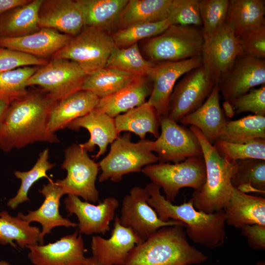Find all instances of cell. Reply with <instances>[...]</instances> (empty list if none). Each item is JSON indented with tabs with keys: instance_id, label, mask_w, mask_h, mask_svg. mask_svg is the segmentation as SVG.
Listing matches in <instances>:
<instances>
[{
	"instance_id": "cell-50",
	"label": "cell",
	"mask_w": 265,
	"mask_h": 265,
	"mask_svg": "<svg viewBox=\"0 0 265 265\" xmlns=\"http://www.w3.org/2000/svg\"><path fill=\"white\" fill-rule=\"evenodd\" d=\"M85 265H101L92 257L86 258Z\"/></svg>"
},
{
	"instance_id": "cell-41",
	"label": "cell",
	"mask_w": 265,
	"mask_h": 265,
	"mask_svg": "<svg viewBox=\"0 0 265 265\" xmlns=\"http://www.w3.org/2000/svg\"><path fill=\"white\" fill-rule=\"evenodd\" d=\"M213 145L222 157L231 162L250 159L265 160L264 139H256L241 144L218 140Z\"/></svg>"
},
{
	"instance_id": "cell-18",
	"label": "cell",
	"mask_w": 265,
	"mask_h": 265,
	"mask_svg": "<svg viewBox=\"0 0 265 265\" xmlns=\"http://www.w3.org/2000/svg\"><path fill=\"white\" fill-rule=\"evenodd\" d=\"M114 219L109 238H92V257L101 265H125L132 248L143 242L132 230L121 224L117 215Z\"/></svg>"
},
{
	"instance_id": "cell-28",
	"label": "cell",
	"mask_w": 265,
	"mask_h": 265,
	"mask_svg": "<svg viewBox=\"0 0 265 265\" xmlns=\"http://www.w3.org/2000/svg\"><path fill=\"white\" fill-rule=\"evenodd\" d=\"M75 1L82 13L84 26L95 27L111 35L118 28L120 15L128 0Z\"/></svg>"
},
{
	"instance_id": "cell-44",
	"label": "cell",
	"mask_w": 265,
	"mask_h": 265,
	"mask_svg": "<svg viewBox=\"0 0 265 265\" xmlns=\"http://www.w3.org/2000/svg\"><path fill=\"white\" fill-rule=\"evenodd\" d=\"M229 102L235 113L251 112L255 115L265 116V85L251 89Z\"/></svg>"
},
{
	"instance_id": "cell-52",
	"label": "cell",
	"mask_w": 265,
	"mask_h": 265,
	"mask_svg": "<svg viewBox=\"0 0 265 265\" xmlns=\"http://www.w3.org/2000/svg\"><path fill=\"white\" fill-rule=\"evenodd\" d=\"M255 265H265V263L264 261H260L258 262Z\"/></svg>"
},
{
	"instance_id": "cell-39",
	"label": "cell",
	"mask_w": 265,
	"mask_h": 265,
	"mask_svg": "<svg viewBox=\"0 0 265 265\" xmlns=\"http://www.w3.org/2000/svg\"><path fill=\"white\" fill-rule=\"evenodd\" d=\"M171 25L168 19L157 22L136 24L117 30L111 34V36L116 47L126 48L160 34Z\"/></svg>"
},
{
	"instance_id": "cell-2",
	"label": "cell",
	"mask_w": 265,
	"mask_h": 265,
	"mask_svg": "<svg viewBox=\"0 0 265 265\" xmlns=\"http://www.w3.org/2000/svg\"><path fill=\"white\" fill-rule=\"evenodd\" d=\"M145 188L150 195L147 202L161 220L182 222L185 225L187 237L198 244L214 249L223 244L226 236L223 210L206 213L196 210L189 200L174 205L161 194L159 186L151 183Z\"/></svg>"
},
{
	"instance_id": "cell-29",
	"label": "cell",
	"mask_w": 265,
	"mask_h": 265,
	"mask_svg": "<svg viewBox=\"0 0 265 265\" xmlns=\"http://www.w3.org/2000/svg\"><path fill=\"white\" fill-rule=\"evenodd\" d=\"M43 0H30L0 16V37H16L35 32L38 26V13Z\"/></svg>"
},
{
	"instance_id": "cell-24",
	"label": "cell",
	"mask_w": 265,
	"mask_h": 265,
	"mask_svg": "<svg viewBox=\"0 0 265 265\" xmlns=\"http://www.w3.org/2000/svg\"><path fill=\"white\" fill-rule=\"evenodd\" d=\"M39 192L44 197V201L36 210L28 211L27 214L19 212L18 215L29 223L37 222L42 227L41 235L45 236L51 233L53 228L64 226L66 228L76 227L78 224L69 219L62 217L59 213L60 200L64 193L61 187L52 180L43 185Z\"/></svg>"
},
{
	"instance_id": "cell-48",
	"label": "cell",
	"mask_w": 265,
	"mask_h": 265,
	"mask_svg": "<svg viewBox=\"0 0 265 265\" xmlns=\"http://www.w3.org/2000/svg\"><path fill=\"white\" fill-rule=\"evenodd\" d=\"M28 0H0V16L16 7L30 2Z\"/></svg>"
},
{
	"instance_id": "cell-4",
	"label": "cell",
	"mask_w": 265,
	"mask_h": 265,
	"mask_svg": "<svg viewBox=\"0 0 265 265\" xmlns=\"http://www.w3.org/2000/svg\"><path fill=\"white\" fill-rule=\"evenodd\" d=\"M189 129L201 145L206 172L202 188L194 191L189 200L197 210L208 213L218 212L223 210L231 196L234 188L231 180L237 169L236 161L222 157L198 128L190 126Z\"/></svg>"
},
{
	"instance_id": "cell-42",
	"label": "cell",
	"mask_w": 265,
	"mask_h": 265,
	"mask_svg": "<svg viewBox=\"0 0 265 265\" xmlns=\"http://www.w3.org/2000/svg\"><path fill=\"white\" fill-rule=\"evenodd\" d=\"M229 4V0H199L201 30L205 41L215 34L225 22Z\"/></svg>"
},
{
	"instance_id": "cell-46",
	"label": "cell",
	"mask_w": 265,
	"mask_h": 265,
	"mask_svg": "<svg viewBox=\"0 0 265 265\" xmlns=\"http://www.w3.org/2000/svg\"><path fill=\"white\" fill-rule=\"evenodd\" d=\"M47 63L44 58L0 47V74L25 66H43Z\"/></svg>"
},
{
	"instance_id": "cell-7",
	"label": "cell",
	"mask_w": 265,
	"mask_h": 265,
	"mask_svg": "<svg viewBox=\"0 0 265 265\" xmlns=\"http://www.w3.org/2000/svg\"><path fill=\"white\" fill-rule=\"evenodd\" d=\"M141 172L162 189L165 199L171 203L183 188L200 190L206 176L203 157L190 158L173 164L155 163L145 166Z\"/></svg>"
},
{
	"instance_id": "cell-10",
	"label": "cell",
	"mask_w": 265,
	"mask_h": 265,
	"mask_svg": "<svg viewBox=\"0 0 265 265\" xmlns=\"http://www.w3.org/2000/svg\"><path fill=\"white\" fill-rule=\"evenodd\" d=\"M87 75L76 62L54 58L42 66L28 80L26 85H38L54 101L81 90Z\"/></svg>"
},
{
	"instance_id": "cell-27",
	"label": "cell",
	"mask_w": 265,
	"mask_h": 265,
	"mask_svg": "<svg viewBox=\"0 0 265 265\" xmlns=\"http://www.w3.org/2000/svg\"><path fill=\"white\" fill-rule=\"evenodd\" d=\"M152 89L153 82L148 77H138L116 93L100 99L95 108L114 118L145 103Z\"/></svg>"
},
{
	"instance_id": "cell-14",
	"label": "cell",
	"mask_w": 265,
	"mask_h": 265,
	"mask_svg": "<svg viewBox=\"0 0 265 265\" xmlns=\"http://www.w3.org/2000/svg\"><path fill=\"white\" fill-rule=\"evenodd\" d=\"M240 54L237 37L225 22L215 34L205 41L201 55L202 64L215 84L219 85Z\"/></svg>"
},
{
	"instance_id": "cell-17",
	"label": "cell",
	"mask_w": 265,
	"mask_h": 265,
	"mask_svg": "<svg viewBox=\"0 0 265 265\" xmlns=\"http://www.w3.org/2000/svg\"><path fill=\"white\" fill-rule=\"evenodd\" d=\"M26 248L28 258L34 265H85L86 249L78 231L54 242Z\"/></svg>"
},
{
	"instance_id": "cell-6",
	"label": "cell",
	"mask_w": 265,
	"mask_h": 265,
	"mask_svg": "<svg viewBox=\"0 0 265 265\" xmlns=\"http://www.w3.org/2000/svg\"><path fill=\"white\" fill-rule=\"evenodd\" d=\"M146 59L154 63L178 61L201 56L205 39L194 26L171 25L160 34L143 40Z\"/></svg>"
},
{
	"instance_id": "cell-51",
	"label": "cell",
	"mask_w": 265,
	"mask_h": 265,
	"mask_svg": "<svg viewBox=\"0 0 265 265\" xmlns=\"http://www.w3.org/2000/svg\"><path fill=\"white\" fill-rule=\"evenodd\" d=\"M0 265H11L6 261L1 260V261H0Z\"/></svg>"
},
{
	"instance_id": "cell-31",
	"label": "cell",
	"mask_w": 265,
	"mask_h": 265,
	"mask_svg": "<svg viewBox=\"0 0 265 265\" xmlns=\"http://www.w3.org/2000/svg\"><path fill=\"white\" fill-rule=\"evenodd\" d=\"M265 1L230 0L225 23L236 36L265 26Z\"/></svg>"
},
{
	"instance_id": "cell-16",
	"label": "cell",
	"mask_w": 265,
	"mask_h": 265,
	"mask_svg": "<svg viewBox=\"0 0 265 265\" xmlns=\"http://www.w3.org/2000/svg\"><path fill=\"white\" fill-rule=\"evenodd\" d=\"M69 215L77 217L79 232L86 235H105L110 230V223L114 219L119 201L108 197L97 205L81 200L79 197L68 195L64 201Z\"/></svg>"
},
{
	"instance_id": "cell-11",
	"label": "cell",
	"mask_w": 265,
	"mask_h": 265,
	"mask_svg": "<svg viewBox=\"0 0 265 265\" xmlns=\"http://www.w3.org/2000/svg\"><path fill=\"white\" fill-rule=\"evenodd\" d=\"M215 84L202 64L187 72L173 89L167 115L174 121L180 122L204 103Z\"/></svg>"
},
{
	"instance_id": "cell-8",
	"label": "cell",
	"mask_w": 265,
	"mask_h": 265,
	"mask_svg": "<svg viewBox=\"0 0 265 265\" xmlns=\"http://www.w3.org/2000/svg\"><path fill=\"white\" fill-rule=\"evenodd\" d=\"M115 47L111 35L95 27L84 26L53 56L76 62L88 75L105 67Z\"/></svg>"
},
{
	"instance_id": "cell-23",
	"label": "cell",
	"mask_w": 265,
	"mask_h": 265,
	"mask_svg": "<svg viewBox=\"0 0 265 265\" xmlns=\"http://www.w3.org/2000/svg\"><path fill=\"white\" fill-rule=\"evenodd\" d=\"M219 98L220 88L215 84L204 103L180 121L184 125L198 128L212 145L219 139L228 121L221 108Z\"/></svg>"
},
{
	"instance_id": "cell-13",
	"label": "cell",
	"mask_w": 265,
	"mask_h": 265,
	"mask_svg": "<svg viewBox=\"0 0 265 265\" xmlns=\"http://www.w3.org/2000/svg\"><path fill=\"white\" fill-rule=\"evenodd\" d=\"M149 196L145 187H132L123 199L119 217L121 224L132 230L143 242L161 227L185 224L178 220H161L149 205L147 200Z\"/></svg>"
},
{
	"instance_id": "cell-34",
	"label": "cell",
	"mask_w": 265,
	"mask_h": 265,
	"mask_svg": "<svg viewBox=\"0 0 265 265\" xmlns=\"http://www.w3.org/2000/svg\"><path fill=\"white\" fill-rule=\"evenodd\" d=\"M138 77L141 76L104 67L87 75L81 90L89 91L101 99L121 90Z\"/></svg>"
},
{
	"instance_id": "cell-37",
	"label": "cell",
	"mask_w": 265,
	"mask_h": 265,
	"mask_svg": "<svg viewBox=\"0 0 265 265\" xmlns=\"http://www.w3.org/2000/svg\"><path fill=\"white\" fill-rule=\"evenodd\" d=\"M155 63L146 59L137 43L126 48L115 47L105 67L115 69L137 76H147Z\"/></svg>"
},
{
	"instance_id": "cell-32",
	"label": "cell",
	"mask_w": 265,
	"mask_h": 265,
	"mask_svg": "<svg viewBox=\"0 0 265 265\" xmlns=\"http://www.w3.org/2000/svg\"><path fill=\"white\" fill-rule=\"evenodd\" d=\"M115 127L120 135L122 132H133L141 139L150 133L157 138L159 135L160 117L147 101L114 118Z\"/></svg>"
},
{
	"instance_id": "cell-43",
	"label": "cell",
	"mask_w": 265,
	"mask_h": 265,
	"mask_svg": "<svg viewBox=\"0 0 265 265\" xmlns=\"http://www.w3.org/2000/svg\"><path fill=\"white\" fill-rule=\"evenodd\" d=\"M171 25L202 26L198 0H173L168 18Z\"/></svg>"
},
{
	"instance_id": "cell-40",
	"label": "cell",
	"mask_w": 265,
	"mask_h": 265,
	"mask_svg": "<svg viewBox=\"0 0 265 265\" xmlns=\"http://www.w3.org/2000/svg\"><path fill=\"white\" fill-rule=\"evenodd\" d=\"M37 70L25 66L0 74V99L11 103L26 95V81Z\"/></svg>"
},
{
	"instance_id": "cell-30",
	"label": "cell",
	"mask_w": 265,
	"mask_h": 265,
	"mask_svg": "<svg viewBox=\"0 0 265 265\" xmlns=\"http://www.w3.org/2000/svg\"><path fill=\"white\" fill-rule=\"evenodd\" d=\"M172 0H128L120 15L117 30L168 19Z\"/></svg>"
},
{
	"instance_id": "cell-25",
	"label": "cell",
	"mask_w": 265,
	"mask_h": 265,
	"mask_svg": "<svg viewBox=\"0 0 265 265\" xmlns=\"http://www.w3.org/2000/svg\"><path fill=\"white\" fill-rule=\"evenodd\" d=\"M100 99L92 92L84 90L76 91L55 102L49 114L48 129L53 133L67 128L72 121L93 110Z\"/></svg>"
},
{
	"instance_id": "cell-9",
	"label": "cell",
	"mask_w": 265,
	"mask_h": 265,
	"mask_svg": "<svg viewBox=\"0 0 265 265\" xmlns=\"http://www.w3.org/2000/svg\"><path fill=\"white\" fill-rule=\"evenodd\" d=\"M61 167L67 171V176L55 182L64 194L80 197L88 202L98 201L99 191L95 182L99 165L89 157L80 144L74 143L65 149Z\"/></svg>"
},
{
	"instance_id": "cell-36",
	"label": "cell",
	"mask_w": 265,
	"mask_h": 265,
	"mask_svg": "<svg viewBox=\"0 0 265 265\" xmlns=\"http://www.w3.org/2000/svg\"><path fill=\"white\" fill-rule=\"evenodd\" d=\"M256 139H265V116L254 114L228 121L218 140L241 144Z\"/></svg>"
},
{
	"instance_id": "cell-3",
	"label": "cell",
	"mask_w": 265,
	"mask_h": 265,
	"mask_svg": "<svg viewBox=\"0 0 265 265\" xmlns=\"http://www.w3.org/2000/svg\"><path fill=\"white\" fill-rule=\"evenodd\" d=\"M208 257L188 242L185 224L160 228L129 254L125 265H192Z\"/></svg>"
},
{
	"instance_id": "cell-5",
	"label": "cell",
	"mask_w": 265,
	"mask_h": 265,
	"mask_svg": "<svg viewBox=\"0 0 265 265\" xmlns=\"http://www.w3.org/2000/svg\"><path fill=\"white\" fill-rule=\"evenodd\" d=\"M152 145L153 141L149 139L132 142L130 132L119 135L110 144L108 154L98 163L102 171L99 182L109 180L118 183L124 175L156 163L159 158L153 153Z\"/></svg>"
},
{
	"instance_id": "cell-33",
	"label": "cell",
	"mask_w": 265,
	"mask_h": 265,
	"mask_svg": "<svg viewBox=\"0 0 265 265\" xmlns=\"http://www.w3.org/2000/svg\"><path fill=\"white\" fill-rule=\"evenodd\" d=\"M44 238L38 227L22 219L18 214L10 215L6 211L0 212V243L9 244L15 248H24L28 246L43 244Z\"/></svg>"
},
{
	"instance_id": "cell-12",
	"label": "cell",
	"mask_w": 265,
	"mask_h": 265,
	"mask_svg": "<svg viewBox=\"0 0 265 265\" xmlns=\"http://www.w3.org/2000/svg\"><path fill=\"white\" fill-rule=\"evenodd\" d=\"M160 127L161 132L152 145L159 163H177L190 158L203 157L201 145L189 129L168 115L160 117Z\"/></svg>"
},
{
	"instance_id": "cell-1",
	"label": "cell",
	"mask_w": 265,
	"mask_h": 265,
	"mask_svg": "<svg viewBox=\"0 0 265 265\" xmlns=\"http://www.w3.org/2000/svg\"><path fill=\"white\" fill-rule=\"evenodd\" d=\"M55 103L43 90L28 92L10 103L0 128V149L7 153L37 142H58L57 135L48 129Z\"/></svg>"
},
{
	"instance_id": "cell-38",
	"label": "cell",
	"mask_w": 265,
	"mask_h": 265,
	"mask_svg": "<svg viewBox=\"0 0 265 265\" xmlns=\"http://www.w3.org/2000/svg\"><path fill=\"white\" fill-rule=\"evenodd\" d=\"M49 158V150L47 148L40 153L37 160L29 170L14 172V175L21 180V183L16 195L7 202V206L11 209H15L19 205L30 200L27 194L36 182L42 178H46L49 181L51 180L47 172L53 168L55 164L51 162Z\"/></svg>"
},
{
	"instance_id": "cell-26",
	"label": "cell",
	"mask_w": 265,
	"mask_h": 265,
	"mask_svg": "<svg viewBox=\"0 0 265 265\" xmlns=\"http://www.w3.org/2000/svg\"><path fill=\"white\" fill-rule=\"evenodd\" d=\"M225 222L237 229L253 224L265 225V199L233 188L230 199L223 209Z\"/></svg>"
},
{
	"instance_id": "cell-20",
	"label": "cell",
	"mask_w": 265,
	"mask_h": 265,
	"mask_svg": "<svg viewBox=\"0 0 265 265\" xmlns=\"http://www.w3.org/2000/svg\"><path fill=\"white\" fill-rule=\"evenodd\" d=\"M38 26L75 36L84 27L81 11L75 0H43L38 13Z\"/></svg>"
},
{
	"instance_id": "cell-22",
	"label": "cell",
	"mask_w": 265,
	"mask_h": 265,
	"mask_svg": "<svg viewBox=\"0 0 265 265\" xmlns=\"http://www.w3.org/2000/svg\"><path fill=\"white\" fill-rule=\"evenodd\" d=\"M67 128L77 131L83 128L89 132L90 138L80 145L87 152L93 151L95 146H98L99 150L94 156L95 159L103 155L106 152L108 145L120 135L117 132L114 118L96 108L72 121Z\"/></svg>"
},
{
	"instance_id": "cell-45",
	"label": "cell",
	"mask_w": 265,
	"mask_h": 265,
	"mask_svg": "<svg viewBox=\"0 0 265 265\" xmlns=\"http://www.w3.org/2000/svg\"><path fill=\"white\" fill-rule=\"evenodd\" d=\"M240 55L259 59L265 58V26L257 27L237 36Z\"/></svg>"
},
{
	"instance_id": "cell-35",
	"label": "cell",
	"mask_w": 265,
	"mask_h": 265,
	"mask_svg": "<svg viewBox=\"0 0 265 265\" xmlns=\"http://www.w3.org/2000/svg\"><path fill=\"white\" fill-rule=\"evenodd\" d=\"M237 169L231 184L243 192L265 193V160L245 159L236 161Z\"/></svg>"
},
{
	"instance_id": "cell-47",
	"label": "cell",
	"mask_w": 265,
	"mask_h": 265,
	"mask_svg": "<svg viewBox=\"0 0 265 265\" xmlns=\"http://www.w3.org/2000/svg\"><path fill=\"white\" fill-rule=\"evenodd\" d=\"M240 229L241 235L246 238L251 248L257 251L265 250V225H248Z\"/></svg>"
},
{
	"instance_id": "cell-49",
	"label": "cell",
	"mask_w": 265,
	"mask_h": 265,
	"mask_svg": "<svg viewBox=\"0 0 265 265\" xmlns=\"http://www.w3.org/2000/svg\"><path fill=\"white\" fill-rule=\"evenodd\" d=\"M10 103L6 100L0 99V128L5 113Z\"/></svg>"
},
{
	"instance_id": "cell-19",
	"label": "cell",
	"mask_w": 265,
	"mask_h": 265,
	"mask_svg": "<svg viewBox=\"0 0 265 265\" xmlns=\"http://www.w3.org/2000/svg\"><path fill=\"white\" fill-rule=\"evenodd\" d=\"M265 84V60L239 55L218 85L225 101L230 102L251 89Z\"/></svg>"
},
{
	"instance_id": "cell-15",
	"label": "cell",
	"mask_w": 265,
	"mask_h": 265,
	"mask_svg": "<svg viewBox=\"0 0 265 265\" xmlns=\"http://www.w3.org/2000/svg\"><path fill=\"white\" fill-rule=\"evenodd\" d=\"M202 64L201 56L178 61L155 63L147 74L153 89L147 103L159 117L168 115L170 97L177 80Z\"/></svg>"
},
{
	"instance_id": "cell-21",
	"label": "cell",
	"mask_w": 265,
	"mask_h": 265,
	"mask_svg": "<svg viewBox=\"0 0 265 265\" xmlns=\"http://www.w3.org/2000/svg\"><path fill=\"white\" fill-rule=\"evenodd\" d=\"M72 37L50 28L16 37H0V47L21 52L38 57L53 55Z\"/></svg>"
}]
</instances>
